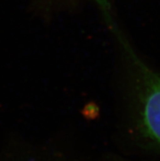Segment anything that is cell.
I'll return each instance as SVG.
<instances>
[{
	"mask_svg": "<svg viewBox=\"0 0 160 161\" xmlns=\"http://www.w3.org/2000/svg\"><path fill=\"white\" fill-rule=\"evenodd\" d=\"M107 25L123 48L132 73L138 110V125L145 137L160 144V75L149 69L130 46L109 11L105 12Z\"/></svg>",
	"mask_w": 160,
	"mask_h": 161,
	"instance_id": "6da1fadb",
	"label": "cell"
}]
</instances>
